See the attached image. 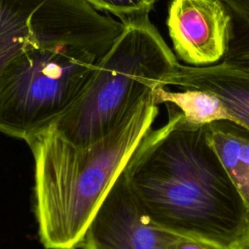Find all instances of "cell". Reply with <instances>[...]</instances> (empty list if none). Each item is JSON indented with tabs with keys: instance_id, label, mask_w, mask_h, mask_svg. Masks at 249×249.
<instances>
[{
	"instance_id": "cell-10",
	"label": "cell",
	"mask_w": 249,
	"mask_h": 249,
	"mask_svg": "<svg viewBox=\"0 0 249 249\" xmlns=\"http://www.w3.org/2000/svg\"><path fill=\"white\" fill-rule=\"evenodd\" d=\"M183 89L170 91L165 88L158 89L156 91L158 104L174 105L190 122L197 124H209L222 120L233 122L232 117L215 94L196 89Z\"/></svg>"
},
{
	"instance_id": "cell-7",
	"label": "cell",
	"mask_w": 249,
	"mask_h": 249,
	"mask_svg": "<svg viewBox=\"0 0 249 249\" xmlns=\"http://www.w3.org/2000/svg\"><path fill=\"white\" fill-rule=\"evenodd\" d=\"M71 0H0V76L18 54L36 46Z\"/></svg>"
},
{
	"instance_id": "cell-6",
	"label": "cell",
	"mask_w": 249,
	"mask_h": 249,
	"mask_svg": "<svg viewBox=\"0 0 249 249\" xmlns=\"http://www.w3.org/2000/svg\"><path fill=\"white\" fill-rule=\"evenodd\" d=\"M231 22V13L220 0H172L166 20L176 54L196 67L224 58Z\"/></svg>"
},
{
	"instance_id": "cell-1",
	"label": "cell",
	"mask_w": 249,
	"mask_h": 249,
	"mask_svg": "<svg viewBox=\"0 0 249 249\" xmlns=\"http://www.w3.org/2000/svg\"><path fill=\"white\" fill-rule=\"evenodd\" d=\"M166 107V124L144 137L124 170L125 180L157 225L229 246L249 223V211L210 143L207 124Z\"/></svg>"
},
{
	"instance_id": "cell-15",
	"label": "cell",
	"mask_w": 249,
	"mask_h": 249,
	"mask_svg": "<svg viewBox=\"0 0 249 249\" xmlns=\"http://www.w3.org/2000/svg\"><path fill=\"white\" fill-rule=\"evenodd\" d=\"M230 249H249V223L237 237L229 245Z\"/></svg>"
},
{
	"instance_id": "cell-9",
	"label": "cell",
	"mask_w": 249,
	"mask_h": 249,
	"mask_svg": "<svg viewBox=\"0 0 249 249\" xmlns=\"http://www.w3.org/2000/svg\"><path fill=\"white\" fill-rule=\"evenodd\" d=\"M207 126L210 143L249 211V130L226 120Z\"/></svg>"
},
{
	"instance_id": "cell-4",
	"label": "cell",
	"mask_w": 249,
	"mask_h": 249,
	"mask_svg": "<svg viewBox=\"0 0 249 249\" xmlns=\"http://www.w3.org/2000/svg\"><path fill=\"white\" fill-rule=\"evenodd\" d=\"M76 102L54 123L76 144L93 142L113 130L140 103L165 88L178 64L148 15L127 18Z\"/></svg>"
},
{
	"instance_id": "cell-2",
	"label": "cell",
	"mask_w": 249,
	"mask_h": 249,
	"mask_svg": "<svg viewBox=\"0 0 249 249\" xmlns=\"http://www.w3.org/2000/svg\"><path fill=\"white\" fill-rule=\"evenodd\" d=\"M158 105L156 95L147 98L88 144L67 140L53 124L24 139L35 162V211L46 249L81 248L94 214L152 129Z\"/></svg>"
},
{
	"instance_id": "cell-3",
	"label": "cell",
	"mask_w": 249,
	"mask_h": 249,
	"mask_svg": "<svg viewBox=\"0 0 249 249\" xmlns=\"http://www.w3.org/2000/svg\"><path fill=\"white\" fill-rule=\"evenodd\" d=\"M124 23L87 0H71L34 47L0 76V131L25 139L54 123L81 96Z\"/></svg>"
},
{
	"instance_id": "cell-16",
	"label": "cell",
	"mask_w": 249,
	"mask_h": 249,
	"mask_svg": "<svg viewBox=\"0 0 249 249\" xmlns=\"http://www.w3.org/2000/svg\"><path fill=\"white\" fill-rule=\"evenodd\" d=\"M88 2H89L95 9H97V2H96V0H87Z\"/></svg>"
},
{
	"instance_id": "cell-13",
	"label": "cell",
	"mask_w": 249,
	"mask_h": 249,
	"mask_svg": "<svg viewBox=\"0 0 249 249\" xmlns=\"http://www.w3.org/2000/svg\"><path fill=\"white\" fill-rule=\"evenodd\" d=\"M175 249H230L229 246L199 237L182 236L176 242Z\"/></svg>"
},
{
	"instance_id": "cell-8",
	"label": "cell",
	"mask_w": 249,
	"mask_h": 249,
	"mask_svg": "<svg viewBox=\"0 0 249 249\" xmlns=\"http://www.w3.org/2000/svg\"><path fill=\"white\" fill-rule=\"evenodd\" d=\"M164 86L196 89L215 94L233 122L249 130V72L224 63L203 67L178 63L164 78Z\"/></svg>"
},
{
	"instance_id": "cell-11",
	"label": "cell",
	"mask_w": 249,
	"mask_h": 249,
	"mask_svg": "<svg viewBox=\"0 0 249 249\" xmlns=\"http://www.w3.org/2000/svg\"><path fill=\"white\" fill-rule=\"evenodd\" d=\"M222 63L249 72V25L233 16H231L228 50Z\"/></svg>"
},
{
	"instance_id": "cell-5",
	"label": "cell",
	"mask_w": 249,
	"mask_h": 249,
	"mask_svg": "<svg viewBox=\"0 0 249 249\" xmlns=\"http://www.w3.org/2000/svg\"><path fill=\"white\" fill-rule=\"evenodd\" d=\"M179 237L146 214L123 172L90 221L81 248L175 249Z\"/></svg>"
},
{
	"instance_id": "cell-12",
	"label": "cell",
	"mask_w": 249,
	"mask_h": 249,
	"mask_svg": "<svg viewBox=\"0 0 249 249\" xmlns=\"http://www.w3.org/2000/svg\"><path fill=\"white\" fill-rule=\"evenodd\" d=\"M97 10L117 17L121 21L149 15L154 7L153 0H96Z\"/></svg>"
},
{
	"instance_id": "cell-14",
	"label": "cell",
	"mask_w": 249,
	"mask_h": 249,
	"mask_svg": "<svg viewBox=\"0 0 249 249\" xmlns=\"http://www.w3.org/2000/svg\"><path fill=\"white\" fill-rule=\"evenodd\" d=\"M155 3L160 0H153ZM231 15L249 25V0H220Z\"/></svg>"
}]
</instances>
